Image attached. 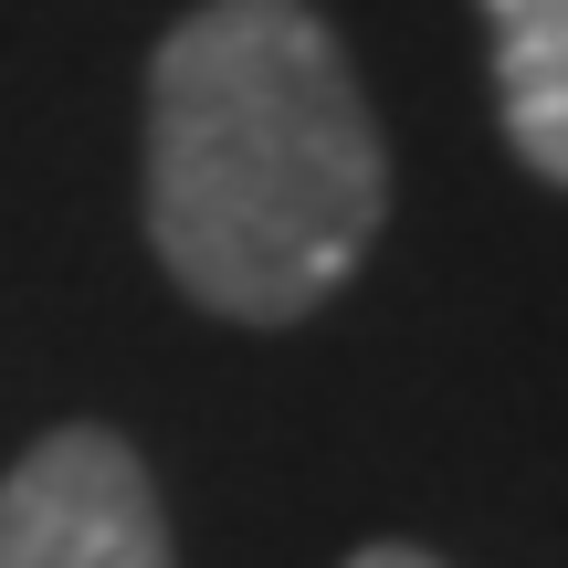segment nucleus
Wrapping results in <instances>:
<instances>
[{
    "mask_svg": "<svg viewBox=\"0 0 568 568\" xmlns=\"http://www.w3.org/2000/svg\"><path fill=\"white\" fill-rule=\"evenodd\" d=\"M389 148L305 0H201L148 63V243L232 326H295L368 264Z\"/></svg>",
    "mask_w": 568,
    "mask_h": 568,
    "instance_id": "f257e3e1",
    "label": "nucleus"
},
{
    "mask_svg": "<svg viewBox=\"0 0 568 568\" xmlns=\"http://www.w3.org/2000/svg\"><path fill=\"white\" fill-rule=\"evenodd\" d=\"M485 32L516 159L568 190V0H485Z\"/></svg>",
    "mask_w": 568,
    "mask_h": 568,
    "instance_id": "7ed1b4c3",
    "label": "nucleus"
},
{
    "mask_svg": "<svg viewBox=\"0 0 568 568\" xmlns=\"http://www.w3.org/2000/svg\"><path fill=\"white\" fill-rule=\"evenodd\" d=\"M347 568H443V558H432V548H410V537H379V548H358Z\"/></svg>",
    "mask_w": 568,
    "mask_h": 568,
    "instance_id": "20e7f679",
    "label": "nucleus"
},
{
    "mask_svg": "<svg viewBox=\"0 0 568 568\" xmlns=\"http://www.w3.org/2000/svg\"><path fill=\"white\" fill-rule=\"evenodd\" d=\"M0 568H180L169 506L116 432H42L0 474Z\"/></svg>",
    "mask_w": 568,
    "mask_h": 568,
    "instance_id": "f03ea898",
    "label": "nucleus"
}]
</instances>
